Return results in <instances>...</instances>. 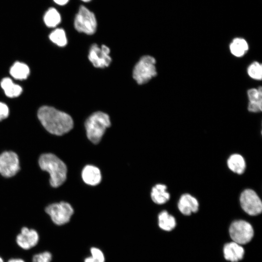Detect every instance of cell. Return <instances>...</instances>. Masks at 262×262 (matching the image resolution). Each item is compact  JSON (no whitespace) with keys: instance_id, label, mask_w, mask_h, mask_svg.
<instances>
[{"instance_id":"1","label":"cell","mask_w":262,"mask_h":262,"mask_svg":"<svg viewBox=\"0 0 262 262\" xmlns=\"http://www.w3.org/2000/svg\"><path fill=\"white\" fill-rule=\"evenodd\" d=\"M37 115L43 127L51 134L62 135L73 128V121L71 117L53 107H41L38 110Z\"/></svg>"},{"instance_id":"2","label":"cell","mask_w":262,"mask_h":262,"mask_svg":"<svg viewBox=\"0 0 262 262\" xmlns=\"http://www.w3.org/2000/svg\"><path fill=\"white\" fill-rule=\"evenodd\" d=\"M40 168L49 173V182L53 187L61 185L66 180L67 167L65 164L51 153L43 154L39 159Z\"/></svg>"},{"instance_id":"3","label":"cell","mask_w":262,"mask_h":262,"mask_svg":"<svg viewBox=\"0 0 262 262\" xmlns=\"http://www.w3.org/2000/svg\"><path fill=\"white\" fill-rule=\"evenodd\" d=\"M110 125V117L107 114L102 112L93 113L85 122L87 138L93 143L98 144L106 129Z\"/></svg>"},{"instance_id":"4","label":"cell","mask_w":262,"mask_h":262,"mask_svg":"<svg viewBox=\"0 0 262 262\" xmlns=\"http://www.w3.org/2000/svg\"><path fill=\"white\" fill-rule=\"evenodd\" d=\"M155 58L149 55L141 58L135 65L133 71V77L139 84L148 82L157 75Z\"/></svg>"},{"instance_id":"5","label":"cell","mask_w":262,"mask_h":262,"mask_svg":"<svg viewBox=\"0 0 262 262\" xmlns=\"http://www.w3.org/2000/svg\"><path fill=\"white\" fill-rule=\"evenodd\" d=\"M74 25L78 32L91 35L95 33L97 23L94 14L82 5L76 15Z\"/></svg>"},{"instance_id":"6","label":"cell","mask_w":262,"mask_h":262,"mask_svg":"<svg viewBox=\"0 0 262 262\" xmlns=\"http://www.w3.org/2000/svg\"><path fill=\"white\" fill-rule=\"evenodd\" d=\"M45 212L54 224L62 226L70 221L74 210L68 203L62 201L49 205L46 208Z\"/></svg>"},{"instance_id":"7","label":"cell","mask_w":262,"mask_h":262,"mask_svg":"<svg viewBox=\"0 0 262 262\" xmlns=\"http://www.w3.org/2000/svg\"><path fill=\"white\" fill-rule=\"evenodd\" d=\"M229 231L232 241L241 245L249 243L254 236V229L251 225L242 220L233 222Z\"/></svg>"},{"instance_id":"8","label":"cell","mask_w":262,"mask_h":262,"mask_svg":"<svg viewBox=\"0 0 262 262\" xmlns=\"http://www.w3.org/2000/svg\"><path fill=\"white\" fill-rule=\"evenodd\" d=\"M240 202L243 210L249 215H257L262 212L261 200L251 189H246L241 193Z\"/></svg>"},{"instance_id":"9","label":"cell","mask_w":262,"mask_h":262,"mask_svg":"<svg viewBox=\"0 0 262 262\" xmlns=\"http://www.w3.org/2000/svg\"><path fill=\"white\" fill-rule=\"evenodd\" d=\"M110 49L102 45L99 48L97 44H93L89 50L88 59L93 66L97 68H104L110 64L112 59L109 55Z\"/></svg>"},{"instance_id":"10","label":"cell","mask_w":262,"mask_h":262,"mask_svg":"<svg viewBox=\"0 0 262 262\" xmlns=\"http://www.w3.org/2000/svg\"><path fill=\"white\" fill-rule=\"evenodd\" d=\"M19 169V160L16 153L5 151L0 155V173L5 177H11Z\"/></svg>"},{"instance_id":"11","label":"cell","mask_w":262,"mask_h":262,"mask_svg":"<svg viewBox=\"0 0 262 262\" xmlns=\"http://www.w3.org/2000/svg\"><path fill=\"white\" fill-rule=\"evenodd\" d=\"M39 241V235L37 231L27 227H22L16 238L17 245L25 250L35 247Z\"/></svg>"},{"instance_id":"12","label":"cell","mask_w":262,"mask_h":262,"mask_svg":"<svg viewBox=\"0 0 262 262\" xmlns=\"http://www.w3.org/2000/svg\"><path fill=\"white\" fill-rule=\"evenodd\" d=\"M223 254L226 260L238 262L243 258L245 250L242 245L232 241L224 245Z\"/></svg>"},{"instance_id":"13","label":"cell","mask_w":262,"mask_h":262,"mask_svg":"<svg viewBox=\"0 0 262 262\" xmlns=\"http://www.w3.org/2000/svg\"><path fill=\"white\" fill-rule=\"evenodd\" d=\"M198 206V202L196 199L188 194L182 195L178 204L180 211L186 215H189L192 213L196 212Z\"/></svg>"},{"instance_id":"14","label":"cell","mask_w":262,"mask_h":262,"mask_svg":"<svg viewBox=\"0 0 262 262\" xmlns=\"http://www.w3.org/2000/svg\"><path fill=\"white\" fill-rule=\"evenodd\" d=\"M82 177L85 183L93 186L99 183L101 180L99 169L92 165H87L83 168Z\"/></svg>"},{"instance_id":"15","label":"cell","mask_w":262,"mask_h":262,"mask_svg":"<svg viewBox=\"0 0 262 262\" xmlns=\"http://www.w3.org/2000/svg\"><path fill=\"white\" fill-rule=\"evenodd\" d=\"M165 185L158 184L154 186L151 190V197L152 201L158 204L166 203L170 198L169 194L166 191Z\"/></svg>"},{"instance_id":"16","label":"cell","mask_w":262,"mask_h":262,"mask_svg":"<svg viewBox=\"0 0 262 262\" xmlns=\"http://www.w3.org/2000/svg\"><path fill=\"white\" fill-rule=\"evenodd\" d=\"M0 85L5 95L9 98L17 97L22 91V87L14 83L9 78L3 79L1 81Z\"/></svg>"},{"instance_id":"17","label":"cell","mask_w":262,"mask_h":262,"mask_svg":"<svg viewBox=\"0 0 262 262\" xmlns=\"http://www.w3.org/2000/svg\"><path fill=\"white\" fill-rule=\"evenodd\" d=\"M228 166L233 172L238 174L244 173L246 168V163L244 158L240 154L231 155L228 160Z\"/></svg>"},{"instance_id":"18","label":"cell","mask_w":262,"mask_h":262,"mask_svg":"<svg viewBox=\"0 0 262 262\" xmlns=\"http://www.w3.org/2000/svg\"><path fill=\"white\" fill-rule=\"evenodd\" d=\"M158 225L162 230L169 231L175 228L176 221L173 216L163 211L158 215Z\"/></svg>"},{"instance_id":"19","label":"cell","mask_w":262,"mask_h":262,"mask_svg":"<svg viewBox=\"0 0 262 262\" xmlns=\"http://www.w3.org/2000/svg\"><path fill=\"white\" fill-rule=\"evenodd\" d=\"M61 21V16L58 11L54 7H50L44 13L43 21L49 28L56 27Z\"/></svg>"},{"instance_id":"20","label":"cell","mask_w":262,"mask_h":262,"mask_svg":"<svg viewBox=\"0 0 262 262\" xmlns=\"http://www.w3.org/2000/svg\"><path fill=\"white\" fill-rule=\"evenodd\" d=\"M229 49L232 55L236 57L243 56L248 49L247 42L243 38H234L229 45Z\"/></svg>"},{"instance_id":"21","label":"cell","mask_w":262,"mask_h":262,"mask_svg":"<svg viewBox=\"0 0 262 262\" xmlns=\"http://www.w3.org/2000/svg\"><path fill=\"white\" fill-rule=\"evenodd\" d=\"M10 73L16 79H26L30 74V69L25 64L16 62L11 66Z\"/></svg>"},{"instance_id":"22","label":"cell","mask_w":262,"mask_h":262,"mask_svg":"<svg viewBox=\"0 0 262 262\" xmlns=\"http://www.w3.org/2000/svg\"><path fill=\"white\" fill-rule=\"evenodd\" d=\"M49 39L60 47H64L67 44V39L65 31L61 28L54 30L49 35Z\"/></svg>"},{"instance_id":"23","label":"cell","mask_w":262,"mask_h":262,"mask_svg":"<svg viewBox=\"0 0 262 262\" xmlns=\"http://www.w3.org/2000/svg\"><path fill=\"white\" fill-rule=\"evenodd\" d=\"M249 103L262 106V88L259 86L258 88H251L247 92Z\"/></svg>"},{"instance_id":"24","label":"cell","mask_w":262,"mask_h":262,"mask_svg":"<svg viewBox=\"0 0 262 262\" xmlns=\"http://www.w3.org/2000/svg\"><path fill=\"white\" fill-rule=\"evenodd\" d=\"M247 73L252 79L261 80L262 78V66L258 62H254L247 68Z\"/></svg>"},{"instance_id":"25","label":"cell","mask_w":262,"mask_h":262,"mask_svg":"<svg viewBox=\"0 0 262 262\" xmlns=\"http://www.w3.org/2000/svg\"><path fill=\"white\" fill-rule=\"evenodd\" d=\"M91 256L86 258L84 262H105L103 252L99 248L92 247L90 249Z\"/></svg>"},{"instance_id":"26","label":"cell","mask_w":262,"mask_h":262,"mask_svg":"<svg viewBox=\"0 0 262 262\" xmlns=\"http://www.w3.org/2000/svg\"><path fill=\"white\" fill-rule=\"evenodd\" d=\"M52 254L49 251H44L34 254L32 262H51Z\"/></svg>"},{"instance_id":"27","label":"cell","mask_w":262,"mask_h":262,"mask_svg":"<svg viewBox=\"0 0 262 262\" xmlns=\"http://www.w3.org/2000/svg\"><path fill=\"white\" fill-rule=\"evenodd\" d=\"M9 113L8 106L5 103L0 102V121L7 118Z\"/></svg>"},{"instance_id":"28","label":"cell","mask_w":262,"mask_h":262,"mask_svg":"<svg viewBox=\"0 0 262 262\" xmlns=\"http://www.w3.org/2000/svg\"><path fill=\"white\" fill-rule=\"evenodd\" d=\"M56 4L59 5H65L68 3L69 0H53Z\"/></svg>"},{"instance_id":"29","label":"cell","mask_w":262,"mask_h":262,"mask_svg":"<svg viewBox=\"0 0 262 262\" xmlns=\"http://www.w3.org/2000/svg\"><path fill=\"white\" fill-rule=\"evenodd\" d=\"M7 262H26L23 259L19 258H12L9 259Z\"/></svg>"},{"instance_id":"30","label":"cell","mask_w":262,"mask_h":262,"mask_svg":"<svg viewBox=\"0 0 262 262\" xmlns=\"http://www.w3.org/2000/svg\"><path fill=\"white\" fill-rule=\"evenodd\" d=\"M0 262H4L3 259L0 256Z\"/></svg>"},{"instance_id":"31","label":"cell","mask_w":262,"mask_h":262,"mask_svg":"<svg viewBox=\"0 0 262 262\" xmlns=\"http://www.w3.org/2000/svg\"><path fill=\"white\" fill-rule=\"evenodd\" d=\"M84 2H88L89 1H90L91 0H81Z\"/></svg>"}]
</instances>
